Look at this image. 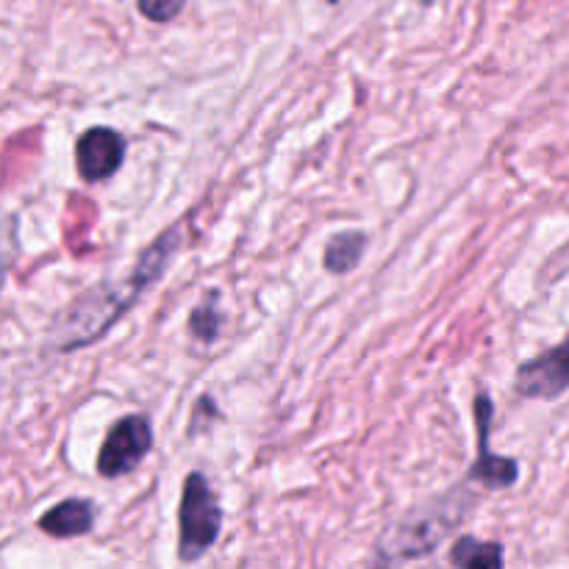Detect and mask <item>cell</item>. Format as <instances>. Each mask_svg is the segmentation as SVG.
I'll return each instance as SVG.
<instances>
[{
	"mask_svg": "<svg viewBox=\"0 0 569 569\" xmlns=\"http://www.w3.org/2000/svg\"><path fill=\"white\" fill-rule=\"evenodd\" d=\"M450 565L456 569H506V548L478 537H459L450 548Z\"/></svg>",
	"mask_w": 569,
	"mask_h": 569,
	"instance_id": "9",
	"label": "cell"
},
{
	"mask_svg": "<svg viewBox=\"0 0 569 569\" xmlns=\"http://www.w3.org/2000/svg\"><path fill=\"white\" fill-rule=\"evenodd\" d=\"M187 0H137V9L144 20L150 22H170L172 17L181 14Z\"/></svg>",
	"mask_w": 569,
	"mask_h": 569,
	"instance_id": "12",
	"label": "cell"
},
{
	"mask_svg": "<svg viewBox=\"0 0 569 569\" xmlns=\"http://www.w3.org/2000/svg\"><path fill=\"white\" fill-rule=\"evenodd\" d=\"M367 248V237L361 231H342L337 237H331V242L326 244V270L333 276H348L356 264L361 261Z\"/></svg>",
	"mask_w": 569,
	"mask_h": 569,
	"instance_id": "10",
	"label": "cell"
},
{
	"mask_svg": "<svg viewBox=\"0 0 569 569\" xmlns=\"http://www.w3.org/2000/svg\"><path fill=\"white\" fill-rule=\"evenodd\" d=\"M470 503H476V495L470 492V481L465 478L461 487H456L445 498L426 506H417L415 511H409L398 522V528H395L389 548L381 545L378 553L387 556L389 561H411L422 559V556H431L439 548V542L465 520V515L470 511Z\"/></svg>",
	"mask_w": 569,
	"mask_h": 569,
	"instance_id": "2",
	"label": "cell"
},
{
	"mask_svg": "<svg viewBox=\"0 0 569 569\" xmlns=\"http://www.w3.org/2000/svg\"><path fill=\"white\" fill-rule=\"evenodd\" d=\"M183 228L176 226L161 233L142 256L131 276L120 283H103L83 295L72 309L67 311L64 320L56 326V348L59 350H78L83 345H92L142 298L144 289L161 278V272L170 264L172 253L181 248Z\"/></svg>",
	"mask_w": 569,
	"mask_h": 569,
	"instance_id": "1",
	"label": "cell"
},
{
	"mask_svg": "<svg viewBox=\"0 0 569 569\" xmlns=\"http://www.w3.org/2000/svg\"><path fill=\"white\" fill-rule=\"evenodd\" d=\"M37 526L39 531H44L53 539L83 537V533L94 528V506L81 498L61 500V503H56L53 509L39 517Z\"/></svg>",
	"mask_w": 569,
	"mask_h": 569,
	"instance_id": "8",
	"label": "cell"
},
{
	"mask_svg": "<svg viewBox=\"0 0 569 569\" xmlns=\"http://www.w3.org/2000/svg\"><path fill=\"white\" fill-rule=\"evenodd\" d=\"M472 415H476V431H478V459L476 465L467 470V481L481 483L487 489H509L515 487L520 478V465L506 456H495L489 448V433H492V415L495 403L489 395H478L472 403Z\"/></svg>",
	"mask_w": 569,
	"mask_h": 569,
	"instance_id": "5",
	"label": "cell"
},
{
	"mask_svg": "<svg viewBox=\"0 0 569 569\" xmlns=\"http://www.w3.org/2000/svg\"><path fill=\"white\" fill-rule=\"evenodd\" d=\"M153 448V428L142 415H128L117 420L106 433V442L98 453V472L103 478H122L142 465Z\"/></svg>",
	"mask_w": 569,
	"mask_h": 569,
	"instance_id": "4",
	"label": "cell"
},
{
	"mask_svg": "<svg viewBox=\"0 0 569 569\" xmlns=\"http://www.w3.org/2000/svg\"><path fill=\"white\" fill-rule=\"evenodd\" d=\"M517 392L533 400H556L569 389V337L517 370Z\"/></svg>",
	"mask_w": 569,
	"mask_h": 569,
	"instance_id": "6",
	"label": "cell"
},
{
	"mask_svg": "<svg viewBox=\"0 0 569 569\" xmlns=\"http://www.w3.org/2000/svg\"><path fill=\"white\" fill-rule=\"evenodd\" d=\"M222 531V509L203 472H189L178 506V559L192 565L214 548Z\"/></svg>",
	"mask_w": 569,
	"mask_h": 569,
	"instance_id": "3",
	"label": "cell"
},
{
	"mask_svg": "<svg viewBox=\"0 0 569 569\" xmlns=\"http://www.w3.org/2000/svg\"><path fill=\"white\" fill-rule=\"evenodd\" d=\"M220 326L222 315L214 306V295H209V300H203V303L192 311V317H189V333H192L194 339H200V342L209 345L220 337Z\"/></svg>",
	"mask_w": 569,
	"mask_h": 569,
	"instance_id": "11",
	"label": "cell"
},
{
	"mask_svg": "<svg viewBox=\"0 0 569 569\" xmlns=\"http://www.w3.org/2000/svg\"><path fill=\"white\" fill-rule=\"evenodd\" d=\"M122 159H126V139H122V133L111 131L106 126L89 128L76 144L78 172L89 183L106 181V178L114 176L122 167Z\"/></svg>",
	"mask_w": 569,
	"mask_h": 569,
	"instance_id": "7",
	"label": "cell"
},
{
	"mask_svg": "<svg viewBox=\"0 0 569 569\" xmlns=\"http://www.w3.org/2000/svg\"><path fill=\"white\" fill-rule=\"evenodd\" d=\"M328 3H337V0H328Z\"/></svg>",
	"mask_w": 569,
	"mask_h": 569,
	"instance_id": "13",
	"label": "cell"
}]
</instances>
